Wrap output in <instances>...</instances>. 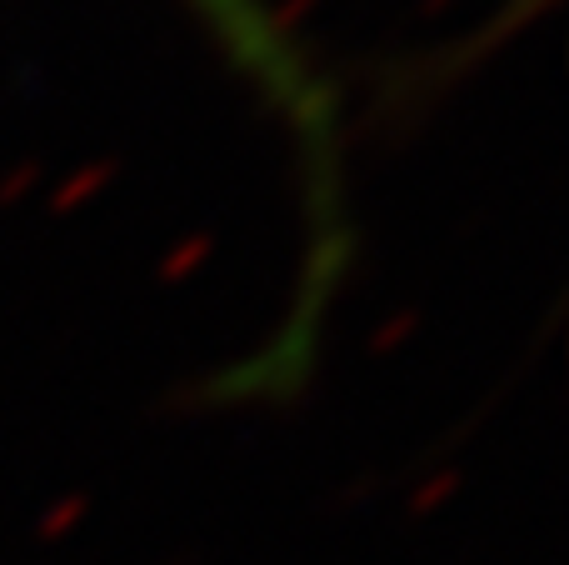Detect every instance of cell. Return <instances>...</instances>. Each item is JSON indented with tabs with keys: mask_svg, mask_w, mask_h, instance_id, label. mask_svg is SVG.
I'll return each instance as SVG.
<instances>
[{
	"mask_svg": "<svg viewBox=\"0 0 569 565\" xmlns=\"http://www.w3.org/2000/svg\"><path fill=\"white\" fill-rule=\"evenodd\" d=\"M200 16L216 26V36L226 40V50L290 110L300 140L320 156V136H325V106L315 80L300 70L295 50L284 46V36L270 26V16L256 6V0H190Z\"/></svg>",
	"mask_w": 569,
	"mask_h": 565,
	"instance_id": "cell-1",
	"label": "cell"
}]
</instances>
